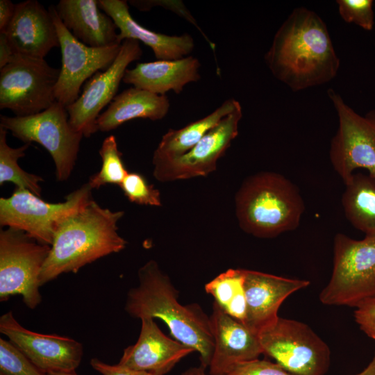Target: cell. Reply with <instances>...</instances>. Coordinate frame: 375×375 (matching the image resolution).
Returning <instances> with one entry per match:
<instances>
[{
    "instance_id": "obj_1",
    "label": "cell",
    "mask_w": 375,
    "mask_h": 375,
    "mask_svg": "<svg viewBox=\"0 0 375 375\" xmlns=\"http://www.w3.org/2000/svg\"><path fill=\"white\" fill-rule=\"evenodd\" d=\"M265 60L294 92L329 82L340 65L325 22L304 7L294 8L277 30Z\"/></svg>"
},
{
    "instance_id": "obj_2",
    "label": "cell",
    "mask_w": 375,
    "mask_h": 375,
    "mask_svg": "<svg viewBox=\"0 0 375 375\" xmlns=\"http://www.w3.org/2000/svg\"><path fill=\"white\" fill-rule=\"evenodd\" d=\"M139 284L127 293L125 311L133 317L158 318L177 341L199 355L201 365L209 366L214 349L210 319L197 304L183 306L169 277L151 260L138 272Z\"/></svg>"
},
{
    "instance_id": "obj_3",
    "label": "cell",
    "mask_w": 375,
    "mask_h": 375,
    "mask_svg": "<svg viewBox=\"0 0 375 375\" xmlns=\"http://www.w3.org/2000/svg\"><path fill=\"white\" fill-rule=\"evenodd\" d=\"M123 211H112L92 200L58 228L42 269L41 286L64 273L77 272L83 266L125 249L127 242L118 232Z\"/></svg>"
},
{
    "instance_id": "obj_4",
    "label": "cell",
    "mask_w": 375,
    "mask_h": 375,
    "mask_svg": "<svg viewBox=\"0 0 375 375\" xmlns=\"http://www.w3.org/2000/svg\"><path fill=\"white\" fill-rule=\"evenodd\" d=\"M305 210L297 186L284 176L262 172L247 178L235 197L240 228L260 238L295 230Z\"/></svg>"
},
{
    "instance_id": "obj_5",
    "label": "cell",
    "mask_w": 375,
    "mask_h": 375,
    "mask_svg": "<svg viewBox=\"0 0 375 375\" xmlns=\"http://www.w3.org/2000/svg\"><path fill=\"white\" fill-rule=\"evenodd\" d=\"M375 297V233L354 240L338 233L331 278L319 294L330 306L356 307Z\"/></svg>"
},
{
    "instance_id": "obj_6",
    "label": "cell",
    "mask_w": 375,
    "mask_h": 375,
    "mask_svg": "<svg viewBox=\"0 0 375 375\" xmlns=\"http://www.w3.org/2000/svg\"><path fill=\"white\" fill-rule=\"evenodd\" d=\"M92 200L88 183L69 194L65 201L56 203L44 201L27 189L16 188L11 196L0 199V225L22 231L51 246L60 224Z\"/></svg>"
},
{
    "instance_id": "obj_7",
    "label": "cell",
    "mask_w": 375,
    "mask_h": 375,
    "mask_svg": "<svg viewBox=\"0 0 375 375\" xmlns=\"http://www.w3.org/2000/svg\"><path fill=\"white\" fill-rule=\"evenodd\" d=\"M0 127L25 144L34 142L45 148L55 163L58 181H65L71 176L83 135L70 125L63 105L56 101L33 115H1Z\"/></svg>"
},
{
    "instance_id": "obj_8",
    "label": "cell",
    "mask_w": 375,
    "mask_h": 375,
    "mask_svg": "<svg viewBox=\"0 0 375 375\" xmlns=\"http://www.w3.org/2000/svg\"><path fill=\"white\" fill-rule=\"evenodd\" d=\"M51 250L26 233L8 227L0 231V301L21 295L31 309L42 301L40 277Z\"/></svg>"
},
{
    "instance_id": "obj_9",
    "label": "cell",
    "mask_w": 375,
    "mask_h": 375,
    "mask_svg": "<svg viewBox=\"0 0 375 375\" xmlns=\"http://www.w3.org/2000/svg\"><path fill=\"white\" fill-rule=\"evenodd\" d=\"M59 73L60 69L50 66L44 58L15 53L10 62L0 69V108L19 117L49 108L56 101L55 88Z\"/></svg>"
},
{
    "instance_id": "obj_10",
    "label": "cell",
    "mask_w": 375,
    "mask_h": 375,
    "mask_svg": "<svg viewBox=\"0 0 375 375\" xmlns=\"http://www.w3.org/2000/svg\"><path fill=\"white\" fill-rule=\"evenodd\" d=\"M262 354L293 375H324L330 365L327 344L307 324L279 317L258 334Z\"/></svg>"
},
{
    "instance_id": "obj_11",
    "label": "cell",
    "mask_w": 375,
    "mask_h": 375,
    "mask_svg": "<svg viewBox=\"0 0 375 375\" xmlns=\"http://www.w3.org/2000/svg\"><path fill=\"white\" fill-rule=\"evenodd\" d=\"M328 95L337 112L338 128L329 151L331 165L345 184L359 169L375 178V110L364 116L348 106L333 89Z\"/></svg>"
},
{
    "instance_id": "obj_12",
    "label": "cell",
    "mask_w": 375,
    "mask_h": 375,
    "mask_svg": "<svg viewBox=\"0 0 375 375\" xmlns=\"http://www.w3.org/2000/svg\"><path fill=\"white\" fill-rule=\"evenodd\" d=\"M49 9L54 20L62 56L55 97L56 101L67 108L79 97L81 88L86 81L112 65L121 44L103 48L86 46L65 28L57 15L55 6H51Z\"/></svg>"
},
{
    "instance_id": "obj_13",
    "label": "cell",
    "mask_w": 375,
    "mask_h": 375,
    "mask_svg": "<svg viewBox=\"0 0 375 375\" xmlns=\"http://www.w3.org/2000/svg\"><path fill=\"white\" fill-rule=\"evenodd\" d=\"M142 55L138 41L124 40L112 65L85 82L79 97L66 108L69 124L75 131L84 137L97 131L96 122L101 110L115 97L128 65Z\"/></svg>"
},
{
    "instance_id": "obj_14",
    "label": "cell",
    "mask_w": 375,
    "mask_h": 375,
    "mask_svg": "<svg viewBox=\"0 0 375 375\" xmlns=\"http://www.w3.org/2000/svg\"><path fill=\"white\" fill-rule=\"evenodd\" d=\"M0 332L44 373L74 372L81 362V342L56 334H42L22 326L12 311L0 317Z\"/></svg>"
},
{
    "instance_id": "obj_15",
    "label": "cell",
    "mask_w": 375,
    "mask_h": 375,
    "mask_svg": "<svg viewBox=\"0 0 375 375\" xmlns=\"http://www.w3.org/2000/svg\"><path fill=\"white\" fill-rule=\"evenodd\" d=\"M242 116L240 105L209 131L188 152L154 167V177L159 181L167 182L206 176L214 172L217 160L238 136Z\"/></svg>"
},
{
    "instance_id": "obj_16",
    "label": "cell",
    "mask_w": 375,
    "mask_h": 375,
    "mask_svg": "<svg viewBox=\"0 0 375 375\" xmlns=\"http://www.w3.org/2000/svg\"><path fill=\"white\" fill-rule=\"evenodd\" d=\"M310 285L307 280L290 278L244 269L247 301L244 325L258 335L278 320V309L292 294Z\"/></svg>"
},
{
    "instance_id": "obj_17",
    "label": "cell",
    "mask_w": 375,
    "mask_h": 375,
    "mask_svg": "<svg viewBox=\"0 0 375 375\" xmlns=\"http://www.w3.org/2000/svg\"><path fill=\"white\" fill-rule=\"evenodd\" d=\"M214 349L208 366L210 375H226L236 365L262 354L258 335L226 314L214 302L210 317Z\"/></svg>"
},
{
    "instance_id": "obj_18",
    "label": "cell",
    "mask_w": 375,
    "mask_h": 375,
    "mask_svg": "<svg viewBox=\"0 0 375 375\" xmlns=\"http://www.w3.org/2000/svg\"><path fill=\"white\" fill-rule=\"evenodd\" d=\"M14 53L44 58L54 47H60L54 20L36 0H27L15 4L12 20L3 31Z\"/></svg>"
},
{
    "instance_id": "obj_19",
    "label": "cell",
    "mask_w": 375,
    "mask_h": 375,
    "mask_svg": "<svg viewBox=\"0 0 375 375\" xmlns=\"http://www.w3.org/2000/svg\"><path fill=\"white\" fill-rule=\"evenodd\" d=\"M138 341L124 349L119 365L165 375L183 358L194 351L165 335L153 318L143 317Z\"/></svg>"
},
{
    "instance_id": "obj_20",
    "label": "cell",
    "mask_w": 375,
    "mask_h": 375,
    "mask_svg": "<svg viewBox=\"0 0 375 375\" xmlns=\"http://www.w3.org/2000/svg\"><path fill=\"white\" fill-rule=\"evenodd\" d=\"M100 8L109 15L119 30L118 42L126 39L142 42L150 47L158 60H174L189 56L194 48L188 33L167 35L151 31L138 24L131 16L124 0H98Z\"/></svg>"
},
{
    "instance_id": "obj_21",
    "label": "cell",
    "mask_w": 375,
    "mask_h": 375,
    "mask_svg": "<svg viewBox=\"0 0 375 375\" xmlns=\"http://www.w3.org/2000/svg\"><path fill=\"white\" fill-rule=\"evenodd\" d=\"M55 9L65 28L81 43L103 48L118 42L117 27L98 0H60Z\"/></svg>"
},
{
    "instance_id": "obj_22",
    "label": "cell",
    "mask_w": 375,
    "mask_h": 375,
    "mask_svg": "<svg viewBox=\"0 0 375 375\" xmlns=\"http://www.w3.org/2000/svg\"><path fill=\"white\" fill-rule=\"evenodd\" d=\"M199 60L192 56L174 60L138 63L125 72L123 82L159 95L169 90L179 94L185 85L200 78Z\"/></svg>"
},
{
    "instance_id": "obj_23",
    "label": "cell",
    "mask_w": 375,
    "mask_h": 375,
    "mask_svg": "<svg viewBox=\"0 0 375 375\" xmlns=\"http://www.w3.org/2000/svg\"><path fill=\"white\" fill-rule=\"evenodd\" d=\"M170 103L165 95H159L131 87L116 95L97 119V131L108 132L136 119L160 120L167 114Z\"/></svg>"
},
{
    "instance_id": "obj_24",
    "label": "cell",
    "mask_w": 375,
    "mask_h": 375,
    "mask_svg": "<svg viewBox=\"0 0 375 375\" xmlns=\"http://www.w3.org/2000/svg\"><path fill=\"white\" fill-rule=\"evenodd\" d=\"M240 105L235 99H228L207 116L180 129H169L153 152V166H160L188 152L209 131Z\"/></svg>"
},
{
    "instance_id": "obj_25",
    "label": "cell",
    "mask_w": 375,
    "mask_h": 375,
    "mask_svg": "<svg viewBox=\"0 0 375 375\" xmlns=\"http://www.w3.org/2000/svg\"><path fill=\"white\" fill-rule=\"evenodd\" d=\"M344 185L342 205L347 219L365 235L375 233V178L356 172Z\"/></svg>"
},
{
    "instance_id": "obj_26",
    "label": "cell",
    "mask_w": 375,
    "mask_h": 375,
    "mask_svg": "<svg viewBox=\"0 0 375 375\" xmlns=\"http://www.w3.org/2000/svg\"><path fill=\"white\" fill-rule=\"evenodd\" d=\"M244 269H229L205 285V291L229 316L244 324L247 301L244 288Z\"/></svg>"
},
{
    "instance_id": "obj_27",
    "label": "cell",
    "mask_w": 375,
    "mask_h": 375,
    "mask_svg": "<svg viewBox=\"0 0 375 375\" xmlns=\"http://www.w3.org/2000/svg\"><path fill=\"white\" fill-rule=\"evenodd\" d=\"M6 133L7 131L0 127V185L11 182L16 188L27 189L41 197L42 188L39 183L43 181L42 178L26 172L18 164V160L25 156L30 144L11 147L6 142Z\"/></svg>"
},
{
    "instance_id": "obj_28",
    "label": "cell",
    "mask_w": 375,
    "mask_h": 375,
    "mask_svg": "<svg viewBox=\"0 0 375 375\" xmlns=\"http://www.w3.org/2000/svg\"><path fill=\"white\" fill-rule=\"evenodd\" d=\"M101 158L100 170L90 176L88 184L92 189H99L106 184L120 185L128 172L118 149L116 138L110 135L106 138L99 149Z\"/></svg>"
},
{
    "instance_id": "obj_29",
    "label": "cell",
    "mask_w": 375,
    "mask_h": 375,
    "mask_svg": "<svg viewBox=\"0 0 375 375\" xmlns=\"http://www.w3.org/2000/svg\"><path fill=\"white\" fill-rule=\"evenodd\" d=\"M0 374L3 375H47L34 365L10 340L0 338Z\"/></svg>"
},
{
    "instance_id": "obj_30",
    "label": "cell",
    "mask_w": 375,
    "mask_h": 375,
    "mask_svg": "<svg viewBox=\"0 0 375 375\" xmlns=\"http://www.w3.org/2000/svg\"><path fill=\"white\" fill-rule=\"evenodd\" d=\"M119 186L131 202L151 206H161L160 191L138 173H128Z\"/></svg>"
},
{
    "instance_id": "obj_31",
    "label": "cell",
    "mask_w": 375,
    "mask_h": 375,
    "mask_svg": "<svg viewBox=\"0 0 375 375\" xmlns=\"http://www.w3.org/2000/svg\"><path fill=\"white\" fill-rule=\"evenodd\" d=\"M338 12L347 23H353L366 31H372L374 24L373 1L337 0Z\"/></svg>"
},
{
    "instance_id": "obj_32",
    "label": "cell",
    "mask_w": 375,
    "mask_h": 375,
    "mask_svg": "<svg viewBox=\"0 0 375 375\" xmlns=\"http://www.w3.org/2000/svg\"><path fill=\"white\" fill-rule=\"evenodd\" d=\"M226 375H293L276 362L256 359L236 365Z\"/></svg>"
},
{
    "instance_id": "obj_33",
    "label": "cell",
    "mask_w": 375,
    "mask_h": 375,
    "mask_svg": "<svg viewBox=\"0 0 375 375\" xmlns=\"http://www.w3.org/2000/svg\"><path fill=\"white\" fill-rule=\"evenodd\" d=\"M356 308V323L368 337L375 340V297L362 301Z\"/></svg>"
},
{
    "instance_id": "obj_34",
    "label": "cell",
    "mask_w": 375,
    "mask_h": 375,
    "mask_svg": "<svg viewBox=\"0 0 375 375\" xmlns=\"http://www.w3.org/2000/svg\"><path fill=\"white\" fill-rule=\"evenodd\" d=\"M91 367L101 375H156L151 372L137 370L119 364L110 365L97 358L90 360Z\"/></svg>"
},
{
    "instance_id": "obj_35",
    "label": "cell",
    "mask_w": 375,
    "mask_h": 375,
    "mask_svg": "<svg viewBox=\"0 0 375 375\" xmlns=\"http://www.w3.org/2000/svg\"><path fill=\"white\" fill-rule=\"evenodd\" d=\"M15 4L10 0L0 1V31H5L12 20Z\"/></svg>"
},
{
    "instance_id": "obj_36",
    "label": "cell",
    "mask_w": 375,
    "mask_h": 375,
    "mask_svg": "<svg viewBox=\"0 0 375 375\" xmlns=\"http://www.w3.org/2000/svg\"><path fill=\"white\" fill-rule=\"evenodd\" d=\"M14 55V51L6 34L0 32V69L9 63Z\"/></svg>"
},
{
    "instance_id": "obj_37",
    "label": "cell",
    "mask_w": 375,
    "mask_h": 375,
    "mask_svg": "<svg viewBox=\"0 0 375 375\" xmlns=\"http://www.w3.org/2000/svg\"><path fill=\"white\" fill-rule=\"evenodd\" d=\"M206 368L200 365L199 367H190L183 372L181 375H206Z\"/></svg>"
},
{
    "instance_id": "obj_38",
    "label": "cell",
    "mask_w": 375,
    "mask_h": 375,
    "mask_svg": "<svg viewBox=\"0 0 375 375\" xmlns=\"http://www.w3.org/2000/svg\"><path fill=\"white\" fill-rule=\"evenodd\" d=\"M356 375H375V353L369 364L362 372Z\"/></svg>"
},
{
    "instance_id": "obj_39",
    "label": "cell",
    "mask_w": 375,
    "mask_h": 375,
    "mask_svg": "<svg viewBox=\"0 0 375 375\" xmlns=\"http://www.w3.org/2000/svg\"><path fill=\"white\" fill-rule=\"evenodd\" d=\"M47 375H77L76 372H49Z\"/></svg>"
},
{
    "instance_id": "obj_40",
    "label": "cell",
    "mask_w": 375,
    "mask_h": 375,
    "mask_svg": "<svg viewBox=\"0 0 375 375\" xmlns=\"http://www.w3.org/2000/svg\"><path fill=\"white\" fill-rule=\"evenodd\" d=\"M0 375H3V374H0Z\"/></svg>"
}]
</instances>
